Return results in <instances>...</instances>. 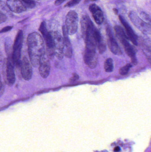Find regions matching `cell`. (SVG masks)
Listing matches in <instances>:
<instances>
[{
    "mask_svg": "<svg viewBox=\"0 0 151 152\" xmlns=\"http://www.w3.org/2000/svg\"><path fill=\"white\" fill-rule=\"evenodd\" d=\"M129 17L133 24L143 33L150 34V24L141 20L134 12L131 11L129 14Z\"/></svg>",
    "mask_w": 151,
    "mask_h": 152,
    "instance_id": "7",
    "label": "cell"
},
{
    "mask_svg": "<svg viewBox=\"0 0 151 152\" xmlns=\"http://www.w3.org/2000/svg\"><path fill=\"white\" fill-rule=\"evenodd\" d=\"M97 0H85V3L91 1H96Z\"/></svg>",
    "mask_w": 151,
    "mask_h": 152,
    "instance_id": "28",
    "label": "cell"
},
{
    "mask_svg": "<svg viewBox=\"0 0 151 152\" xmlns=\"http://www.w3.org/2000/svg\"><path fill=\"white\" fill-rule=\"evenodd\" d=\"M21 73L23 78L26 81H29L32 76V68L31 63L26 57L21 60L20 65Z\"/></svg>",
    "mask_w": 151,
    "mask_h": 152,
    "instance_id": "9",
    "label": "cell"
},
{
    "mask_svg": "<svg viewBox=\"0 0 151 152\" xmlns=\"http://www.w3.org/2000/svg\"><path fill=\"white\" fill-rule=\"evenodd\" d=\"M104 70L107 73H111L114 70V63L113 59L108 58L105 60L104 64Z\"/></svg>",
    "mask_w": 151,
    "mask_h": 152,
    "instance_id": "16",
    "label": "cell"
},
{
    "mask_svg": "<svg viewBox=\"0 0 151 152\" xmlns=\"http://www.w3.org/2000/svg\"><path fill=\"white\" fill-rule=\"evenodd\" d=\"M6 4L10 10L15 13H21L27 10L20 0H7Z\"/></svg>",
    "mask_w": 151,
    "mask_h": 152,
    "instance_id": "14",
    "label": "cell"
},
{
    "mask_svg": "<svg viewBox=\"0 0 151 152\" xmlns=\"http://www.w3.org/2000/svg\"><path fill=\"white\" fill-rule=\"evenodd\" d=\"M120 150H121V148L118 146L116 147L114 149V152H119Z\"/></svg>",
    "mask_w": 151,
    "mask_h": 152,
    "instance_id": "25",
    "label": "cell"
},
{
    "mask_svg": "<svg viewBox=\"0 0 151 152\" xmlns=\"http://www.w3.org/2000/svg\"><path fill=\"white\" fill-rule=\"evenodd\" d=\"M83 56L85 63L89 68H93L96 67L98 63V57L96 49L85 48Z\"/></svg>",
    "mask_w": 151,
    "mask_h": 152,
    "instance_id": "6",
    "label": "cell"
},
{
    "mask_svg": "<svg viewBox=\"0 0 151 152\" xmlns=\"http://www.w3.org/2000/svg\"><path fill=\"white\" fill-rule=\"evenodd\" d=\"M78 78H79V76L77 74L74 73L72 74V76L70 79L69 82H70V83L74 82L75 81L78 79Z\"/></svg>",
    "mask_w": 151,
    "mask_h": 152,
    "instance_id": "22",
    "label": "cell"
},
{
    "mask_svg": "<svg viewBox=\"0 0 151 152\" xmlns=\"http://www.w3.org/2000/svg\"><path fill=\"white\" fill-rule=\"evenodd\" d=\"M119 19L121 23L122 24L125 28V31H126L125 33L128 39L134 45H137V36L132 28L131 26L124 19V18L121 15L119 16Z\"/></svg>",
    "mask_w": 151,
    "mask_h": 152,
    "instance_id": "10",
    "label": "cell"
},
{
    "mask_svg": "<svg viewBox=\"0 0 151 152\" xmlns=\"http://www.w3.org/2000/svg\"><path fill=\"white\" fill-rule=\"evenodd\" d=\"M27 44L31 63L37 67L45 53L44 40L39 33L33 32L28 35Z\"/></svg>",
    "mask_w": 151,
    "mask_h": 152,
    "instance_id": "1",
    "label": "cell"
},
{
    "mask_svg": "<svg viewBox=\"0 0 151 152\" xmlns=\"http://www.w3.org/2000/svg\"><path fill=\"white\" fill-rule=\"evenodd\" d=\"M89 10L92 14L95 22L98 25H101L104 20V15L100 8L95 4L89 6Z\"/></svg>",
    "mask_w": 151,
    "mask_h": 152,
    "instance_id": "13",
    "label": "cell"
},
{
    "mask_svg": "<svg viewBox=\"0 0 151 152\" xmlns=\"http://www.w3.org/2000/svg\"><path fill=\"white\" fill-rule=\"evenodd\" d=\"M2 87H3V85H2V81H1V76L0 75V91L2 89Z\"/></svg>",
    "mask_w": 151,
    "mask_h": 152,
    "instance_id": "26",
    "label": "cell"
},
{
    "mask_svg": "<svg viewBox=\"0 0 151 152\" xmlns=\"http://www.w3.org/2000/svg\"><path fill=\"white\" fill-rule=\"evenodd\" d=\"M13 28V26H10L5 27L0 30V33H4L8 32V31H10Z\"/></svg>",
    "mask_w": 151,
    "mask_h": 152,
    "instance_id": "23",
    "label": "cell"
},
{
    "mask_svg": "<svg viewBox=\"0 0 151 152\" xmlns=\"http://www.w3.org/2000/svg\"><path fill=\"white\" fill-rule=\"evenodd\" d=\"M140 15L143 19H144L145 21H147V22H149V24H150V22H151V19H150V17L148 14H147L146 13L144 12H140Z\"/></svg>",
    "mask_w": 151,
    "mask_h": 152,
    "instance_id": "20",
    "label": "cell"
},
{
    "mask_svg": "<svg viewBox=\"0 0 151 152\" xmlns=\"http://www.w3.org/2000/svg\"><path fill=\"white\" fill-rule=\"evenodd\" d=\"M3 71L4 79L6 83L9 86L14 85L15 82L16 76L14 64L12 60L8 58L5 60Z\"/></svg>",
    "mask_w": 151,
    "mask_h": 152,
    "instance_id": "3",
    "label": "cell"
},
{
    "mask_svg": "<svg viewBox=\"0 0 151 152\" xmlns=\"http://www.w3.org/2000/svg\"><path fill=\"white\" fill-rule=\"evenodd\" d=\"M81 0H71L70 1L68 2L64 6L65 7H70L78 4L80 2Z\"/></svg>",
    "mask_w": 151,
    "mask_h": 152,
    "instance_id": "19",
    "label": "cell"
},
{
    "mask_svg": "<svg viewBox=\"0 0 151 152\" xmlns=\"http://www.w3.org/2000/svg\"><path fill=\"white\" fill-rule=\"evenodd\" d=\"M51 33L53 39L55 52L58 54V56H60L63 53L64 50L63 37L58 32H54Z\"/></svg>",
    "mask_w": 151,
    "mask_h": 152,
    "instance_id": "11",
    "label": "cell"
},
{
    "mask_svg": "<svg viewBox=\"0 0 151 152\" xmlns=\"http://www.w3.org/2000/svg\"><path fill=\"white\" fill-rule=\"evenodd\" d=\"M39 66L40 73L41 77L43 78H46L50 73L51 65L49 60L46 58L45 55L40 60Z\"/></svg>",
    "mask_w": 151,
    "mask_h": 152,
    "instance_id": "15",
    "label": "cell"
},
{
    "mask_svg": "<svg viewBox=\"0 0 151 152\" xmlns=\"http://www.w3.org/2000/svg\"><path fill=\"white\" fill-rule=\"evenodd\" d=\"M62 29L63 42H64L63 53L66 57L70 58L72 57L73 51H72V46L69 38V35L65 25L63 26Z\"/></svg>",
    "mask_w": 151,
    "mask_h": 152,
    "instance_id": "12",
    "label": "cell"
},
{
    "mask_svg": "<svg viewBox=\"0 0 151 152\" xmlns=\"http://www.w3.org/2000/svg\"><path fill=\"white\" fill-rule=\"evenodd\" d=\"M78 16L75 11L69 12L66 16L65 27L68 34L72 35L76 33L78 28Z\"/></svg>",
    "mask_w": 151,
    "mask_h": 152,
    "instance_id": "4",
    "label": "cell"
},
{
    "mask_svg": "<svg viewBox=\"0 0 151 152\" xmlns=\"http://www.w3.org/2000/svg\"><path fill=\"white\" fill-rule=\"evenodd\" d=\"M21 1L25 7L31 9L34 8L36 6V3L32 0H21Z\"/></svg>",
    "mask_w": 151,
    "mask_h": 152,
    "instance_id": "18",
    "label": "cell"
},
{
    "mask_svg": "<svg viewBox=\"0 0 151 152\" xmlns=\"http://www.w3.org/2000/svg\"><path fill=\"white\" fill-rule=\"evenodd\" d=\"M39 30L43 36L47 49H49L50 51L53 50L54 51V44L52 36L51 33L47 30L46 23L45 21H42Z\"/></svg>",
    "mask_w": 151,
    "mask_h": 152,
    "instance_id": "8",
    "label": "cell"
},
{
    "mask_svg": "<svg viewBox=\"0 0 151 152\" xmlns=\"http://www.w3.org/2000/svg\"><path fill=\"white\" fill-rule=\"evenodd\" d=\"M7 19V16L0 11V24L6 22Z\"/></svg>",
    "mask_w": 151,
    "mask_h": 152,
    "instance_id": "21",
    "label": "cell"
},
{
    "mask_svg": "<svg viewBox=\"0 0 151 152\" xmlns=\"http://www.w3.org/2000/svg\"><path fill=\"white\" fill-rule=\"evenodd\" d=\"M113 10H114V12L115 14H117L118 13V10L116 9H113Z\"/></svg>",
    "mask_w": 151,
    "mask_h": 152,
    "instance_id": "27",
    "label": "cell"
},
{
    "mask_svg": "<svg viewBox=\"0 0 151 152\" xmlns=\"http://www.w3.org/2000/svg\"><path fill=\"white\" fill-rule=\"evenodd\" d=\"M132 67L130 64H127L124 66L122 67L119 70V73L121 75L124 76L128 73L130 69Z\"/></svg>",
    "mask_w": 151,
    "mask_h": 152,
    "instance_id": "17",
    "label": "cell"
},
{
    "mask_svg": "<svg viewBox=\"0 0 151 152\" xmlns=\"http://www.w3.org/2000/svg\"><path fill=\"white\" fill-rule=\"evenodd\" d=\"M65 1H66V0H56L55 2V5L58 6V5H60L63 2Z\"/></svg>",
    "mask_w": 151,
    "mask_h": 152,
    "instance_id": "24",
    "label": "cell"
},
{
    "mask_svg": "<svg viewBox=\"0 0 151 152\" xmlns=\"http://www.w3.org/2000/svg\"><path fill=\"white\" fill-rule=\"evenodd\" d=\"M24 36L23 31L20 30L18 31L15 39L14 43L13 46L12 52V58L14 65L20 67L21 64V54L23 41Z\"/></svg>",
    "mask_w": 151,
    "mask_h": 152,
    "instance_id": "2",
    "label": "cell"
},
{
    "mask_svg": "<svg viewBox=\"0 0 151 152\" xmlns=\"http://www.w3.org/2000/svg\"><path fill=\"white\" fill-rule=\"evenodd\" d=\"M106 32L107 36L108 44L111 52H113L115 55L118 56L122 55V52L116 40L111 27L109 26L106 27Z\"/></svg>",
    "mask_w": 151,
    "mask_h": 152,
    "instance_id": "5",
    "label": "cell"
}]
</instances>
